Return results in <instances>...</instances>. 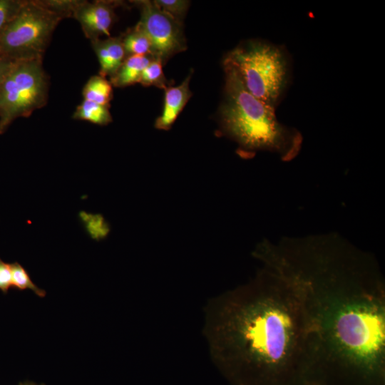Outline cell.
<instances>
[{
	"mask_svg": "<svg viewBox=\"0 0 385 385\" xmlns=\"http://www.w3.org/2000/svg\"><path fill=\"white\" fill-rule=\"evenodd\" d=\"M112 93L113 88L111 82L101 76H92L83 89L84 100L103 106H109Z\"/></svg>",
	"mask_w": 385,
	"mask_h": 385,
	"instance_id": "obj_13",
	"label": "cell"
},
{
	"mask_svg": "<svg viewBox=\"0 0 385 385\" xmlns=\"http://www.w3.org/2000/svg\"><path fill=\"white\" fill-rule=\"evenodd\" d=\"M118 1H82L76 8L73 17L80 23L86 36L91 41L102 35L109 36L115 19L114 9Z\"/></svg>",
	"mask_w": 385,
	"mask_h": 385,
	"instance_id": "obj_8",
	"label": "cell"
},
{
	"mask_svg": "<svg viewBox=\"0 0 385 385\" xmlns=\"http://www.w3.org/2000/svg\"><path fill=\"white\" fill-rule=\"evenodd\" d=\"M189 75L183 82L176 86H168L165 88V100L161 115L157 118L155 127L159 130H168L177 119L192 93L190 90V80Z\"/></svg>",
	"mask_w": 385,
	"mask_h": 385,
	"instance_id": "obj_9",
	"label": "cell"
},
{
	"mask_svg": "<svg viewBox=\"0 0 385 385\" xmlns=\"http://www.w3.org/2000/svg\"><path fill=\"white\" fill-rule=\"evenodd\" d=\"M11 287V264L4 262L0 258V291L6 294Z\"/></svg>",
	"mask_w": 385,
	"mask_h": 385,
	"instance_id": "obj_19",
	"label": "cell"
},
{
	"mask_svg": "<svg viewBox=\"0 0 385 385\" xmlns=\"http://www.w3.org/2000/svg\"><path fill=\"white\" fill-rule=\"evenodd\" d=\"M26 1L0 0V34L16 17Z\"/></svg>",
	"mask_w": 385,
	"mask_h": 385,
	"instance_id": "obj_18",
	"label": "cell"
},
{
	"mask_svg": "<svg viewBox=\"0 0 385 385\" xmlns=\"http://www.w3.org/2000/svg\"><path fill=\"white\" fill-rule=\"evenodd\" d=\"M147 56H128L114 75L111 77V85L125 87L140 82L142 72L151 60Z\"/></svg>",
	"mask_w": 385,
	"mask_h": 385,
	"instance_id": "obj_11",
	"label": "cell"
},
{
	"mask_svg": "<svg viewBox=\"0 0 385 385\" xmlns=\"http://www.w3.org/2000/svg\"><path fill=\"white\" fill-rule=\"evenodd\" d=\"M19 385H45V384H37L36 383L33 382V381H26L20 382Z\"/></svg>",
	"mask_w": 385,
	"mask_h": 385,
	"instance_id": "obj_22",
	"label": "cell"
},
{
	"mask_svg": "<svg viewBox=\"0 0 385 385\" xmlns=\"http://www.w3.org/2000/svg\"><path fill=\"white\" fill-rule=\"evenodd\" d=\"M153 2L159 9L179 22L185 16L190 4L185 0H155Z\"/></svg>",
	"mask_w": 385,
	"mask_h": 385,
	"instance_id": "obj_17",
	"label": "cell"
},
{
	"mask_svg": "<svg viewBox=\"0 0 385 385\" xmlns=\"http://www.w3.org/2000/svg\"><path fill=\"white\" fill-rule=\"evenodd\" d=\"M291 61L284 47L251 39L230 51L223 65L236 72L250 93L276 109L290 83Z\"/></svg>",
	"mask_w": 385,
	"mask_h": 385,
	"instance_id": "obj_4",
	"label": "cell"
},
{
	"mask_svg": "<svg viewBox=\"0 0 385 385\" xmlns=\"http://www.w3.org/2000/svg\"><path fill=\"white\" fill-rule=\"evenodd\" d=\"M48 96L42 59L11 61L0 82V134L19 117L43 106Z\"/></svg>",
	"mask_w": 385,
	"mask_h": 385,
	"instance_id": "obj_5",
	"label": "cell"
},
{
	"mask_svg": "<svg viewBox=\"0 0 385 385\" xmlns=\"http://www.w3.org/2000/svg\"><path fill=\"white\" fill-rule=\"evenodd\" d=\"M204 334L233 385H300L311 375L309 330L290 281L273 267L206 306Z\"/></svg>",
	"mask_w": 385,
	"mask_h": 385,
	"instance_id": "obj_2",
	"label": "cell"
},
{
	"mask_svg": "<svg viewBox=\"0 0 385 385\" xmlns=\"http://www.w3.org/2000/svg\"><path fill=\"white\" fill-rule=\"evenodd\" d=\"M10 62L11 61L0 57V82L5 70Z\"/></svg>",
	"mask_w": 385,
	"mask_h": 385,
	"instance_id": "obj_21",
	"label": "cell"
},
{
	"mask_svg": "<svg viewBox=\"0 0 385 385\" xmlns=\"http://www.w3.org/2000/svg\"><path fill=\"white\" fill-rule=\"evenodd\" d=\"M300 385H327V384L320 380L313 379V378H308L305 379Z\"/></svg>",
	"mask_w": 385,
	"mask_h": 385,
	"instance_id": "obj_20",
	"label": "cell"
},
{
	"mask_svg": "<svg viewBox=\"0 0 385 385\" xmlns=\"http://www.w3.org/2000/svg\"><path fill=\"white\" fill-rule=\"evenodd\" d=\"M62 19L41 1H26L0 34V57L11 61L42 59L51 35Z\"/></svg>",
	"mask_w": 385,
	"mask_h": 385,
	"instance_id": "obj_6",
	"label": "cell"
},
{
	"mask_svg": "<svg viewBox=\"0 0 385 385\" xmlns=\"http://www.w3.org/2000/svg\"><path fill=\"white\" fill-rule=\"evenodd\" d=\"M73 118L100 125H107L112 121L108 106L100 105L86 100H83L76 107Z\"/></svg>",
	"mask_w": 385,
	"mask_h": 385,
	"instance_id": "obj_14",
	"label": "cell"
},
{
	"mask_svg": "<svg viewBox=\"0 0 385 385\" xmlns=\"http://www.w3.org/2000/svg\"><path fill=\"white\" fill-rule=\"evenodd\" d=\"M100 64L99 76L111 77L115 73L125 59L122 36L91 41Z\"/></svg>",
	"mask_w": 385,
	"mask_h": 385,
	"instance_id": "obj_10",
	"label": "cell"
},
{
	"mask_svg": "<svg viewBox=\"0 0 385 385\" xmlns=\"http://www.w3.org/2000/svg\"><path fill=\"white\" fill-rule=\"evenodd\" d=\"M163 63L160 59L151 58L143 69L139 83L144 86H154L159 88H166L168 86L163 71Z\"/></svg>",
	"mask_w": 385,
	"mask_h": 385,
	"instance_id": "obj_16",
	"label": "cell"
},
{
	"mask_svg": "<svg viewBox=\"0 0 385 385\" xmlns=\"http://www.w3.org/2000/svg\"><path fill=\"white\" fill-rule=\"evenodd\" d=\"M223 68L224 99L219 111L222 133L243 153L272 152L284 161L295 158L302 147L301 133L281 123L275 109L250 93L232 68Z\"/></svg>",
	"mask_w": 385,
	"mask_h": 385,
	"instance_id": "obj_3",
	"label": "cell"
},
{
	"mask_svg": "<svg viewBox=\"0 0 385 385\" xmlns=\"http://www.w3.org/2000/svg\"><path fill=\"white\" fill-rule=\"evenodd\" d=\"M123 38V43L127 56H153L150 41L142 26L138 23Z\"/></svg>",
	"mask_w": 385,
	"mask_h": 385,
	"instance_id": "obj_12",
	"label": "cell"
},
{
	"mask_svg": "<svg viewBox=\"0 0 385 385\" xmlns=\"http://www.w3.org/2000/svg\"><path fill=\"white\" fill-rule=\"evenodd\" d=\"M11 285L16 290L22 292L30 289L39 297L46 296V291L33 282L29 272L21 264L14 262L11 264Z\"/></svg>",
	"mask_w": 385,
	"mask_h": 385,
	"instance_id": "obj_15",
	"label": "cell"
},
{
	"mask_svg": "<svg viewBox=\"0 0 385 385\" xmlns=\"http://www.w3.org/2000/svg\"><path fill=\"white\" fill-rule=\"evenodd\" d=\"M254 255L284 275L299 296L312 378L384 385L385 287L371 255L331 236L263 243Z\"/></svg>",
	"mask_w": 385,
	"mask_h": 385,
	"instance_id": "obj_1",
	"label": "cell"
},
{
	"mask_svg": "<svg viewBox=\"0 0 385 385\" xmlns=\"http://www.w3.org/2000/svg\"><path fill=\"white\" fill-rule=\"evenodd\" d=\"M140 10V25L148 35L152 46V58L163 62L186 49L181 22L166 14L153 1H134Z\"/></svg>",
	"mask_w": 385,
	"mask_h": 385,
	"instance_id": "obj_7",
	"label": "cell"
}]
</instances>
